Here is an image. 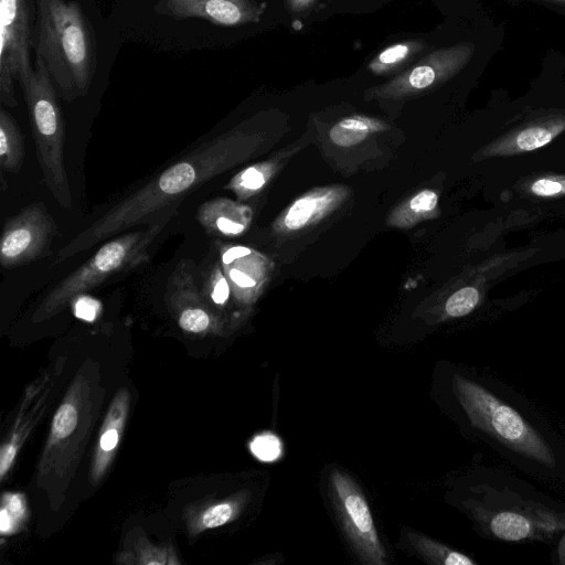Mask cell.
<instances>
[{
    "label": "cell",
    "mask_w": 565,
    "mask_h": 565,
    "mask_svg": "<svg viewBox=\"0 0 565 565\" xmlns=\"http://www.w3.org/2000/svg\"><path fill=\"white\" fill-rule=\"evenodd\" d=\"M99 303L90 298L82 297L77 299L75 315L86 321H93L96 318Z\"/></svg>",
    "instance_id": "obj_31"
},
{
    "label": "cell",
    "mask_w": 565,
    "mask_h": 565,
    "mask_svg": "<svg viewBox=\"0 0 565 565\" xmlns=\"http://www.w3.org/2000/svg\"><path fill=\"white\" fill-rule=\"evenodd\" d=\"M223 267L227 274V279L237 288L248 289L253 288L256 285L255 279L249 276L246 271L238 268L237 266H233V264H223Z\"/></svg>",
    "instance_id": "obj_28"
},
{
    "label": "cell",
    "mask_w": 565,
    "mask_h": 565,
    "mask_svg": "<svg viewBox=\"0 0 565 565\" xmlns=\"http://www.w3.org/2000/svg\"><path fill=\"white\" fill-rule=\"evenodd\" d=\"M565 185L555 180L541 179L532 184V192L541 196H551L564 192Z\"/></svg>",
    "instance_id": "obj_30"
},
{
    "label": "cell",
    "mask_w": 565,
    "mask_h": 565,
    "mask_svg": "<svg viewBox=\"0 0 565 565\" xmlns=\"http://www.w3.org/2000/svg\"><path fill=\"white\" fill-rule=\"evenodd\" d=\"M77 424V412L71 404L62 405L52 423V433L56 438H65L71 435Z\"/></svg>",
    "instance_id": "obj_23"
},
{
    "label": "cell",
    "mask_w": 565,
    "mask_h": 565,
    "mask_svg": "<svg viewBox=\"0 0 565 565\" xmlns=\"http://www.w3.org/2000/svg\"><path fill=\"white\" fill-rule=\"evenodd\" d=\"M238 209L224 199H215L203 203L196 214L201 226L209 233L218 235L241 234L246 225L237 218Z\"/></svg>",
    "instance_id": "obj_13"
},
{
    "label": "cell",
    "mask_w": 565,
    "mask_h": 565,
    "mask_svg": "<svg viewBox=\"0 0 565 565\" xmlns=\"http://www.w3.org/2000/svg\"><path fill=\"white\" fill-rule=\"evenodd\" d=\"M175 207L166 210L147 228L124 233L102 245L87 262L50 290L36 310V317L47 318L116 274L145 263L149 258L150 245L174 214Z\"/></svg>",
    "instance_id": "obj_3"
},
{
    "label": "cell",
    "mask_w": 565,
    "mask_h": 565,
    "mask_svg": "<svg viewBox=\"0 0 565 565\" xmlns=\"http://www.w3.org/2000/svg\"><path fill=\"white\" fill-rule=\"evenodd\" d=\"M553 138V132L545 127H532L521 131L516 137V143L522 150L540 148Z\"/></svg>",
    "instance_id": "obj_24"
},
{
    "label": "cell",
    "mask_w": 565,
    "mask_h": 565,
    "mask_svg": "<svg viewBox=\"0 0 565 565\" xmlns=\"http://www.w3.org/2000/svg\"><path fill=\"white\" fill-rule=\"evenodd\" d=\"M234 514V507L231 503H220L207 509L202 515V525L206 529L221 526L228 522Z\"/></svg>",
    "instance_id": "obj_27"
},
{
    "label": "cell",
    "mask_w": 565,
    "mask_h": 565,
    "mask_svg": "<svg viewBox=\"0 0 565 565\" xmlns=\"http://www.w3.org/2000/svg\"><path fill=\"white\" fill-rule=\"evenodd\" d=\"M546 1H553V2H558V3L565 4V0H546Z\"/></svg>",
    "instance_id": "obj_34"
},
{
    "label": "cell",
    "mask_w": 565,
    "mask_h": 565,
    "mask_svg": "<svg viewBox=\"0 0 565 565\" xmlns=\"http://www.w3.org/2000/svg\"><path fill=\"white\" fill-rule=\"evenodd\" d=\"M329 489L342 526L361 561L372 565L385 564V550L358 486L349 476L334 469L329 476Z\"/></svg>",
    "instance_id": "obj_8"
},
{
    "label": "cell",
    "mask_w": 565,
    "mask_h": 565,
    "mask_svg": "<svg viewBox=\"0 0 565 565\" xmlns=\"http://www.w3.org/2000/svg\"><path fill=\"white\" fill-rule=\"evenodd\" d=\"M32 0H0V99L15 107L13 78L21 87L34 75L30 46L34 44Z\"/></svg>",
    "instance_id": "obj_6"
},
{
    "label": "cell",
    "mask_w": 565,
    "mask_h": 565,
    "mask_svg": "<svg viewBox=\"0 0 565 565\" xmlns=\"http://www.w3.org/2000/svg\"><path fill=\"white\" fill-rule=\"evenodd\" d=\"M438 201L437 194L431 190H424L416 194L409 202V207L414 212H428L435 209Z\"/></svg>",
    "instance_id": "obj_29"
},
{
    "label": "cell",
    "mask_w": 565,
    "mask_h": 565,
    "mask_svg": "<svg viewBox=\"0 0 565 565\" xmlns=\"http://www.w3.org/2000/svg\"><path fill=\"white\" fill-rule=\"evenodd\" d=\"M204 291L210 292L211 299L216 305H223L228 299L230 286L227 279L217 267L213 269L209 279L206 278Z\"/></svg>",
    "instance_id": "obj_25"
},
{
    "label": "cell",
    "mask_w": 565,
    "mask_h": 565,
    "mask_svg": "<svg viewBox=\"0 0 565 565\" xmlns=\"http://www.w3.org/2000/svg\"><path fill=\"white\" fill-rule=\"evenodd\" d=\"M22 89L44 182L58 205L71 210L73 195L64 163L63 114L51 75L40 58L34 75Z\"/></svg>",
    "instance_id": "obj_4"
},
{
    "label": "cell",
    "mask_w": 565,
    "mask_h": 565,
    "mask_svg": "<svg viewBox=\"0 0 565 565\" xmlns=\"http://www.w3.org/2000/svg\"><path fill=\"white\" fill-rule=\"evenodd\" d=\"M426 45L423 40H407L394 43L376 54L367 64V68L375 75L391 74L409 62Z\"/></svg>",
    "instance_id": "obj_15"
},
{
    "label": "cell",
    "mask_w": 565,
    "mask_h": 565,
    "mask_svg": "<svg viewBox=\"0 0 565 565\" xmlns=\"http://www.w3.org/2000/svg\"><path fill=\"white\" fill-rule=\"evenodd\" d=\"M57 235V224L43 202H34L7 217L0 238V264L12 268L47 254Z\"/></svg>",
    "instance_id": "obj_7"
},
{
    "label": "cell",
    "mask_w": 565,
    "mask_h": 565,
    "mask_svg": "<svg viewBox=\"0 0 565 565\" xmlns=\"http://www.w3.org/2000/svg\"><path fill=\"white\" fill-rule=\"evenodd\" d=\"M34 46L62 98L88 94L97 66L94 30L75 0H36Z\"/></svg>",
    "instance_id": "obj_2"
},
{
    "label": "cell",
    "mask_w": 565,
    "mask_h": 565,
    "mask_svg": "<svg viewBox=\"0 0 565 565\" xmlns=\"http://www.w3.org/2000/svg\"><path fill=\"white\" fill-rule=\"evenodd\" d=\"M479 294L473 287H465L452 294L446 302V312L450 317H462L476 307Z\"/></svg>",
    "instance_id": "obj_21"
},
{
    "label": "cell",
    "mask_w": 565,
    "mask_h": 565,
    "mask_svg": "<svg viewBox=\"0 0 565 565\" xmlns=\"http://www.w3.org/2000/svg\"><path fill=\"white\" fill-rule=\"evenodd\" d=\"M491 531L504 541H521L532 533V524L527 518L516 512H500L491 520Z\"/></svg>",
    "instance_id": "obj_17"
},
{
    "label": "cell",
    "mask_w": 565,
    "mask_h": 565,
    "mask_svg": "<svg viewBox=\"0 0 565 565\" xmlns=\"http://www.w3.org/2000/svg\"><path fill=\"white\" fill-rule=\"evenodd\" d=\"M385 125L366 116H351L337 122L330 130V139L338 146L349 147L364 140L370 134L383 130Z\"/></svg>",
    "instance_id": "obj_16"
},
{
    "label": "cell",
    "mask_w": 565,
    "mask_h": 565,
    "mask_svg": "<svg viewBox=\"0 0 565 565\" xmlns=\"http://www.w3.org/2000/svg\"><path fill=\"white\" fill-rule=\"evenodd\" d=\"M328 196H306L297 200L285 216V225L289 230H299L328 205Z\"/></svg>",
    "instance_id": "obj_19"
},
{
    "label": "cell",
    "mask_w": 565,
    "mask_h": 565,
    "mask_svg": "<svg viewBox=\"0 0 565 565\" xmlns=\"http://www.w3.org/2000/svg\"><path fill=\"white\" fill-rule=\"evenodd\" d=\"M475 49L471 42H460L435 50L371 93L379 97H402L434 88L461 72Z\"/></svg>",
    "instance_id": "obj_9"
},
{
    "label": "cell",
    "mask_w": 565,
    "mask_h": 565,
    "mask_svg": "<svg viewBox=\"0 0 565 565\" xmlns=\"http://www.w3.org/2000/svg\"><path fill=\"white\" fill-rule=\"evenodd\" d=\"M455 386L458 398L475 426L544 465L554 463L551 448L513 408L482 386L459 375L455 377Z\"/></svg>",
    "instance_id": "obj_5"
},
{
    "label": "cell",
    "mask_w": 565,
    "mask_h": 565,
    "mask_svg": "<svg viewBox=\"0 0 565 565\" xmlns=\"http://www.w3.org/2000/svg\"><path fill=\"white\" fill-rule=\"evenodd\" d=\"M417 551L434 563L445 565H473L476 564L465 554L452 551L437 542L422 535L412 534L411 539Z\"/></svg>",
    "instance_id": "obj_18"
},
{
    "label": "cell",
    "mask_w": 565,
    "mask_h": 565,
    "mask_svg": "<svg viewBox=\"0 0 565 565\" xmlns=\"http://www.w3.org/2000/svg\"><path fill=\"white\" fill-rule=\"evenodd\" d=\"M237 137L223 135L204 141L158 173L79 232L56 253L53 265L83 253L138 224H149L237 160Z\"/></svg>",
    "instance_id": "obj_1"
},
{
    "label": "cell",
    "mask_w": 565,
    "mask_h": 565,
    "mask_svg": "<svg viewBox=\"0 0 565 565\" xmlns=\"http://www.w3.org/2000/svg\"><path fill=\"white\" fill-rule=\"evenodd\" d=\"M200 291L193 263L182 259L169 277L166 298L169 306L178 312L180 328L186 332H204L214 324L213 316L209 312Z\"/></svg>",
    "instance_id": "obj_11"
},
{
    "label": "cell",
    "mask_w": 565,
    "mask_h": 565,
    "mask_svg": "<svg viewBox=\"0 0 565 565\" xmlns=\"http://www.w3.org/2000/svg\"><path fill=\"white\" fill-rule=\"evenodd\" d=\"M127 407L128 394L126 391H121L114 399L107 418L105 419L104 428L102 430L98 452L94 467V476L96 479H98L105 470L110 456L118 445L120 431L122 429L127 413Z\"/></svg>",
    "instance_id": "obj_12"
},
{
    "label": "cell",
    "mask_w": 565,
    "mask_h": 565,
    "mask_svg": "<svg viewBox=\"0 0 565 565\" xmlns=\"http://www.w3.org/2000/svg\"><path fill=\"white\" fill-rule=\"evenodd\" d=\"M17 454V448L12 444L2 446L0 451V477L3 478L9 470Z\"/></svg>",
    "instance_id": "obj_32"
},
{
    "label": "cell",
    "mask_w": 565,
    "mask_h": 565,
    "mask_svg": "<svg viewBox=\"0 0 565 565\" xmlns=\"http://www.w3.org/2000/svg\"><path fill=\"white\" fill-rule=\"evenodd\" d=\"M156 11L175 20L196 18L235 26L258 22L264 7L254 0H160Z\"/></svg>",
    "instance_id": "obj_10"
},
{
    "label": "cell",
    "mask_w": 565,
    "mask_h": 565,
    "mask_svg": "<svg viewBox=\"0 0 565 565\" xmlns=\"http://www.w3.org/2000/svg\"><path fill=\"white\" fill-rule=\"evenodd\" d=\"M250 451L262 461H274L281 454V443L271 433L259 434L252 440Z\"/></svg>",
    "instance_id": "obj_22"
},
{
    "label": "cell",
    "mask_w": 565,
    "mask_h": 565,
    "mask_svg": "<svg viewBox=\"0 0 565 565\" xmlns=\"http://www.w3.org/2000/svg\"><path fill=\"white\" fill-rule=\"evenodd\" d=\"M24 160V143L21 129L14 118L3 108L0 110V167L2 171L17 173Z\"/></svg>",
    "instance_id": "obj_14"
},
{
    "label": "cell",
    "mask_w": 565,
    "mask_h": 565,
    "mask_svg": "<svg viewBox=\"0 0 565 565\" xmlns=\"http://www.w3.org/2000/svg\"><path fill=\"white\" fill-rule=\"evenodd\" d=\"M265 183V178L262 171L255 167H249L242 171L231 182V188L237 191H255L260 189Z\"/></svg>",
    "instance_id": "obj_26"
},
{
    "label": "cell",
    "mask_w": 565,
    "mask_h": 565,
    "mask_svg": "<svg viewBox=\"0 0 565 565\" xmlns=\"http://www.w3.org/2000/svg\"><path fill=\"white\" fill-rule=\"evenodd\" d=\"M316 0H286V6L292 12H301L309 9Z\"/></svg>",
    "instance_id": "obj_33"
},
{
    "label": "cell",
    "mask_w": 565,
    "mask_h": 565,
    "mask_svg": "<svg viewBox=\"0 0 565 565\" xmlns=\"http://www.w3.org/2000/svg\"><path fill=\"white\" fill-rule=\"evenodd\" d=\"M26 512L24 498L20 493H6L2 498L0 512V530L2 534L13 533Z\"/></svg>",
    "instance_id": "obj_20"
}]
</instances>
